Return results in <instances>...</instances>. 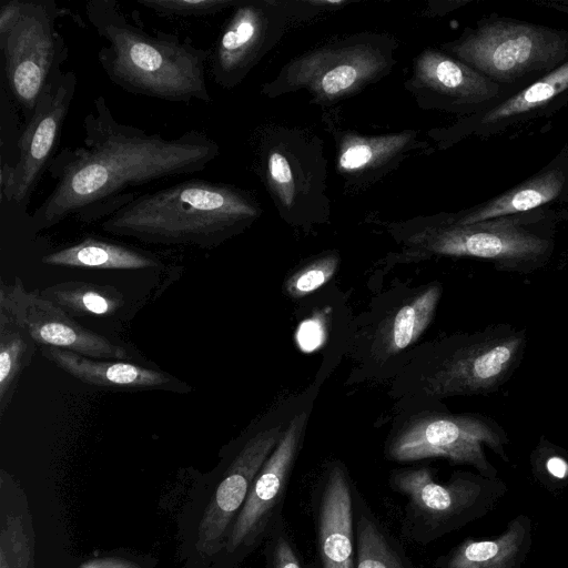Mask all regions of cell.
<instances>
[{
    "label": "cell",
    "instance_id": "obj_21",
    "mask_svg": "<svg viewBox=\"0 0 568 568\" xmlns=\"http://www.w3.org/2000/svg\"><path fill=\"white\" fill-rule=\"evenodd\" d=\"M568 182V169L555 162L506 192L470 209L438 215L452 224H471L537 210L557 199Z\"/></svg>",
    "mask_w": 568,
    "mask_h": 568
},
{
    "label": "cell",
    "instance_id": "obj_6",
    "mask_svg": "<svg viewBox=\"0 0 568 568\" xmlns=\"http://www.w3.org/2000/svg\"><path fill=\"white\" fill-rule=\"evenodd\" d=\"M443 49L504 87L540 78L568 61V31L489 17L443 44Z\"/></svg>",
    "mask_w": 568,
    "mask_h": 568
},
{
    "label": "cell",
    "instance_id": "obj_2",
    "mask_svg": "<svg viewBox=\"0 0 568 568\" xmlns=\"http://www.w3.org/2000/svg\"><path fill=\"white\" fill-rule=\"evenodd\" d=\"M87 18L106 44L97 55L109 80L122 90L170 102L212 101L206 73L211 50L185 37L132 22L115 0H91Z\"/></svg>",
    "mask_w": 568,
    "mask_h": 568
},
{
    "label": "cell",
    "instance_id": "obj_11",
    "mask_svg": "<svg viewBox=\"0 0 568 568\" xmlns=\"http://www.w3.org/2000/svg\"><path fill=\"white\" fill-rule=\"evenodd\" d=\"M524 345L525 334L507 326L471 335L436 365L424 390L434 397L489 393L510 375Z\"/></svg>",
    "mask_w": 568,
    "mask_h": 568
},
{
    "label": "cell",
    "instance_id": "obj_4",
    "mask_svg": "<svg viewBox=\"0 0 568 568\" xmlns=\"http://www.w3.org/2000/svg\"><path fill=\"white\" fill-rule=\"evenodd\" d=\"M390 489L405 499L402 535L425 546L488 515L507 491L498 478L455 471L438 483L428 467L394 469Z\"/></svg>",
    "mask_w": 568,
    "mask_h": 568
},
{
    "label": "cell",
    "instance_id": "obj_34",
    "mask_svg": "<svg viewBox=\"0 0 568 568\" xmlns=\"http://www.w3.org/2000/svg\"><path fill=\"white\" fill-rule=\"evenodd\" d=\"M79 568H140L126 560L116 558H101L83 562Z\"/></svg>",
    "mask_w": 568,
    "mask_h": 568
},
{
    "label": "cell",
    "instance_id": "obj_5",
    "mask_svg": "<svg viewBox=\"0 0 568 568\" xmlns=\"http://www.w3.org/2000/svg\"><path fill=\"white\" fill-rule=\"evenodd\" d=\"M538 210L471 224H452L439 216L405 240L404 261L434 255L467 256L493 261L507 270H525L551 254L550 233L541 229L547 217Z\"/></svg>",
    "mask_w": 568,
    "mask_h": 568
},
{
    "label": "cell",
    "instance_id": "obj_31",
    "mask_svg": "<svg viewBox=\"0 0 568 568\" xmlns=\"http://www.w3.org/2000/svg\"><path fill=\"white\" fill-rule=\"evenodd\" d=\"M161 17L204 18L233 8L234 0H138Z\"/></svg>",
    "mask_w": 568,
    "mask_h": 568
},
{
    "label": "cell",
    "instance_id": "obj_20",
    "mask_svg": "<svg viewBox=\"0 0 568 568\" xmlns=\"http://www.w3.org/2000/svg\"><path fill=\"white\" fill-rule=\"evenodd\" d=\"M337 144V171L349 183L363 184L394 169L417 144V132L408 130L382 135L343 133Z\"/></svg>",
    "mask_w": 568,
    "mask_h": 568
},
{
    "label": "cell",
    "instance_id": "obj_8",
    "mask_svg": "<svg viewBox=\"0 0 568 568\" xmlns=\"http://www.w3.org/2000/svg\"><path fill=\"white\" fill-rule=\"evenodd\" d=\"M59 16L53 0H27L19 21L0 40L7 84L27 121L69 57Z\"/></svg>",
    "mask_w": 568,
    "mask_h": 568
},
{
    "label": "cell",
    "instance_id": "obj_19",
    "mask_svg": "<svg viewBox=\"0 0 568 568\" xmlns=\"http://www.w3.org/2000/svg\"><path fill=\"white\" fill-rule=\"evenodd\" d=\"M284 429L275 425L256 433L236 454L220 481L199 526L197 546L215 551L242 509L253 481L274 450Z\"/></svg>",
    "mask_w": 568,
    "mask_h": 568
},
{
    "label": "cell",
    "instance_id": "obj_17",
    "mask_svg": "<svg viewBox=\"0 0 568 568\" xmlns=\"http://www.w3.org/2000/svg\"><path fill=\"white\" fill-rule=\"evenodd\" d=\"M357 488L343 463L331 462L312 493L318 568H355Z\"/></svg>",
    "mask_w": 568,
    "mask_h": 568
},
{
    "label": "cell",
    "instance_id": "obj_15",
    "mask_svg": "<svg viewBox=\"0 0 568 568\" xmlns=\"http://www.w3.org/2000/svg\"><path fill=\"white\" fill-rule=\"evenodd\" d=\"M407 89L424 109L474 114L500 99L504 87L445 51L424 50L415 60Z\"/></svg>",
    "mask_w": 568,
    "mask_h": 568
},
{
    "label": "cell",
    "instance_id": "obj_32",
    "mask_svg": "<svg viewBox=\"0 0 568 568\" xmlns=\"http://www.w3.org/2000/svg\"><path fill=\"white\" fill-rule=\"evenodd\" d=\"M24 1L11 0L3 2L0 8V40L3 39L19 21Z\"/></svg>",
    "mask_w": 568,
    "mask_h": 568
},
{
    "label": "cell",
    "instance_id": "obj_16",
    "mask_svg": "<svg viewBox=\"0 0 568 568\" xmlns=\"http://www.w3.org/2000/svg\"><path fill=\"white\" fill-rule=\"evenodd\" d=\"M0 308L36 342L100 359H123L126 351L94 333L39 293L28 292L19 278L0 290Z\"/></svg>",
    "mask_w": 568,
    "mask_h": 568
},
{
    "label": "cell",
    "instance_id": "obj_1",
    "mask_svg": "<svg viewBox=\"0 0 568 568\" xmlns=\"http://www.w3.org/2000/svg\"><path fill=\"white\" fill-rule=\"evenodd\" d=\"M82 125V145L62 149L48 166L55 183L32 214L37 230L69 217L103 221L142 194L135 189L202 172L221 152L200 130L166 139L120 122L103 95L93 99Z\"/></svg>",
    "mask_w": 568,
    "mask_h": 568
},
{
    "label": "cell",
    "instance_id": "obj_23",
    "mask_svg": "<svg viewBox=\"0 0 568 568\" xmlns=\"http://www.w3.org/2000/svg\"><path fill=\"white\" fill-rule=\"evenodd\" d=\"M42 355L61 371L95 387L108 389L168 388L172 377L135 364L88 357L79 353L42 346Z\"/></svg>",
    "mask_w": 568,
    "mask_h": 568
},
{
    "label": "cell",
    "instance_id": "obj_10",
    "mask_svg": "<svg viewBox=\"0 0 568 568\" xmlns=\"http://www.w3.org/2000/svg\"><path fill=\"white\" fill-rule=\"evenodd\" d=\"M258 170L278 211L297 215L328 209L322 142L298 131L271 130L258 148Z\"/></svg>",
    "mask_w": 568,
    "mask_h": 568
},
{
    "label": "cell",
    "instance_id": "obj_13",
    "mask_svg": "<svg viewBox=\"0 0 568 568\" xmlns=\"http://www.w3.org/2000/svg\"><path fill=\"white\" fill-rule=\"evenodd\" d=\"M77 74L63 71L38 101L19 138L14 165L1 166L2 197L16 205L28 203L42 173L54 158L55 146L77 89Z\"/></svg>",
    "mask_w": 568,
    "mask_h": 568
},
{
    "label": "cell",
    "instance_id": "obj_14",
    "mask_svg": "<svg viewBox=\"0 0 568 568\" xmlns=\"http://www.w3.org/2000/svg\"><path fill=\"white\" fill-rule=\"evenodd\" d=\"M306 419V412L291 419L278 444L256 475L225 540L229 552L263 540L274 519L283 514V504L302 445Z\"/></svg>",
    "mask_w": 568,
    "mask_h": 568
},
{
    "label": "cell",
    "instance_id": "obj_25",
    "mask_svg": "<svg viewBox=\"0 0 568 568\" xmlns=\"http://www.w3.org/2000/svg\"><path fill=\"white\" fill-rule=\"evenodd\" d=\"M440 295V285L433 284L383 322L376 337L378 351L389 356L415 343L430 324Z\"/></svg>",
    "mask_w": 568,
    "mask_h": 568
},
{
    "label": "cell",
    "instance_id": "obj_33",
    "mask_svg": "<svg viewBox=\"0 0 568 568\" xmlns=\"http://www.w3.org/2000/svg\"><path fill=\"white\" fill-rule=\"evenodd\" d=\"M545 468L547 474L556 480L568 479V462L561 456H550L547 458Z\"/></svg>",
    "mask_w": 568,
    "mask_h": 568
},
{
    "label": "cell",
    "instance_id": "obj_27",
    "mask_svg": "<svg viewBox=\"0 0 568 568\" xmlns=\"http://www.w3.org/2000/svg\"><path fill=\"white\" fill-rule=\"evenodd\" d=\"M36 351V342L0 308V415L9 406L22 372Z\"/></svg>",
    "mask_w": 568,
    "mask_h": 568
},
{
    "label": "cell",
    "instance_id": "obj_24",
    "mask_svg": "<svg viewBox=\"0 0 568 568\" xmlns=\"http://www.w3.org/2000/svg\"><path fill=\"white\" fill-rule=\"evenodd\" d=\"M42 263L51 266L98 270H144L159 262L138 250L94 237H87L71 246L49 253Z\"/></svg>",
    "mask_w": 568,
    "mask_h": 568
},
{
    "label": "cell",
    "instance_id": "obj_7",
    "mask_svg": "<svg viewBox=\"0 0 568 568\" xmlns=\"http://www.w3.org/2000/svg\"><path fill=\"white\" fill-rule=\"evenodd\" d=\"M396 42L386 34L359 33L321 45L287 62L262 87L275 98L305 90L328 104L348 98L384 78L396 63Z\"/></svg>",
    "mask_w": 568,
    "mask_h": 568
},
{
    "label": "cell",
    "instance_id": "obj_3",
    "mask_svg": "<svg viewBox=\"0 0 568 568\" xmlns=\"http://www.w3.org/2000/svg\"><path fill=\"white\" fill-rule=\"evenodd\" d=\"M260 214L246 191L193 178L142 193L104 219L101 227L150 244L210 248L245 231Z\"/></svg>",
    "mask_w": 568,
    "mask_h": 568
},
{
    "label": "cell",
    "instance_id": "obj_26",
    "mask_svg": "<svg viewBox=\"0 0 568 568\" xmlns=\"http://www.w3.org/2000/svg\"><path fill=\"white\" fill-rule=\"evenodd\" d=\"M355 568H418L402 545L371 511L361 494L355 500Z\"/></svg>",
    "mask_w": 568,
    "mask_h": 568
},
{
    "label": "cell",
    "instance_id": "obj_9",
    "mask_svg": "<svg viewBox=\"0 0 568 568\" xmlns=\"http://www.w3.org/2000/svg\"><path fill=\"white\" fill-rule=\"evenodd\" d=\"M505 432L494 422L473 415L433 414L404 426L387 444L386 457L398 463L443 457L473 466L488 478L497 470L487 460L483 446L507 459Z\"/></svg>",
    "mask_w": 568,
    "mask_h": 568
},
{
    "label": "cell",
    "instance_id": "obj_28",
    "mask_svg": "<svg viewBox=\"0 0 568 568\" xmlns=\"http://www.w3.org/2000/svg\"><path fill=\"white\" fill-rule=\"evenodd\" d=\"M41 295L59 305L71 316L111 315L124 304L122 293L113 286L77 281L50 286Z\"/></svg>",
    "mask_w": 568,
    "mask_h": 568
},
{
    "label": "cell",
    "instance_id": "obj_22",
    "mask_svg": "<svg viewBox=\"0 0 568 568\" xmlns=\"http://www.w3.org/2000/svg\"><path fill=\"white\" fill-rule=\"evenodd\" d=\"M532 546V523L526 515L511 519L493 539L466 538L436 558L435 568H521Z\"/></svg>",
    "mask_w": 568,
    "mask_h": 568
},
{
    "label": "cell",
    "instance_id": "obj_18",
    "mask_svg": "<svg viewBox=\"0 0 568 568\" xmlns=\"http://www.w3.org/2000/svg\"><path fill=\"white\" fill-rule=\"evenodd\" d=\"M568 97V61L528 83L505 99L464 118L449 128L437 130L434 138L445 146L467 136H490L540 115Z\"/></svg>",
    "mask_w": 568,
    "mask_h": 568
},
{
    "label": "cell",
    "instance_id": "obj_29",
    "mask_svg": "<svg viewBox=\"0 0 568 568\" xmlns=\"http://www.w3.org/2000/svg\"><path fill=\"white\" fill-rule=\"evenodd\" d=\"M265 540V568H315L301 554L283 514L272 523Z\"/></svg>",
    "mask_w": 568,
    "mask_h": 568
},
{
    "label": "cell",
    "instance_id": "obj_12",
    "mask_svg": "<svg viewBox=\"0 0 568 568\" xmlns=\"http://www.w3.org/2000/svg\"><path fill=\"white\" fill-rule=\"evenodd\" d=\"M293 2L240 0L211 51L209 71L223 89L239 85L282 38L295 17Z\"/></svg>",
    "mask_w": 568,
    "mask_h": 568
},
{
    "label": "cell",
    "instance_id": "obj_30",
    "mask_svg": "<svg viewBox=\"0 0 568 568\" xmlns=\"http://www.w3.org/2000/svg\"><path fill=\"white\" fill-rule=\"evenodd\" d=\"M339 257L328 253L294 272L285 282L286 293L294 298L306 296L326 284L335 274Z\"/></svg>",
    "mask_w": 568,
    "mask_h": 568
}]
</instances>
